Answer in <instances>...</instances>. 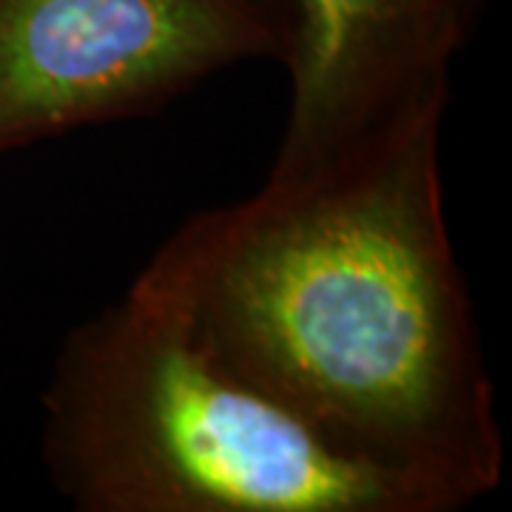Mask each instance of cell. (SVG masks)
Returning a JSON list of instances; mask_svg holds the SVG:
<instances>
[{
  "mask_svg": "<svg viewBox=\"0 0 512 512\" xmlns=\"http://www.w3.org/2000/svg\"><path fill=\"white\" fill-rule=\"evenodd\" d=\"M441 123L200 211L128 291L225 370L456 512L498 490L504 439L444 214Z\"/></svg>",
  "mask_w": 512,
  "mask_h": 512,
  "instance_id": "obj_1",
  "label": "cell"
},
{
  "mask_svg": "<svg viewBox=\"0 0 512 512\" xmlns=\"http://www.w3.org/2000/svg\"><path fill=\"white\" fill-rule=\"evenodd\" d=\"M43 461L80 512H439L134 291L66 336L43 393Z\"/></svg>",
  "mask_w": 512,
  "mask_h": 512,
  "instance_id": "obj_2",
  "label": "cell"
},
{
  "mask_svg": "<svg viewBox=\"0 0 512 512\" xmlns=\"http://www.w3.org/2000/svg\"><path fill=\"white\" fill-rule=\"evenodd\" d=\"M288 46L291 0H0V154L143 117Z\"/></svg>",
  "mask_w": 512,
  "mask_h": 512,
  "instance_id": "obj_3",
  "label": "cell"
},
{
  "mask_svg": "<svg viewBox=\"0 0 512 512\" xmlns=\"http://www.w3.org/2000/svg\"><path fill=\"white\" fill-rule=\"evenodd\" d=\"M490 0H291V103L271 177L339 163L444 114Z\"/></svg>",
  "mask_w": 512,
  "mask_h": 512,
  "instance_id": "obj_4",
  "label": "cell"
}]
</instances>
